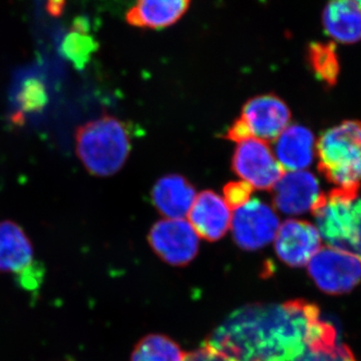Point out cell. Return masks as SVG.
Listing matches in <instances>:
<instances>
[{
	"instance_id": "obj_1",
	"label": "cell",
	"mask_w": 361,
	"mask_h": 361,
	"mask_svg": "<svg viewBox=\"0 0 361 361\" xmlns=\"http://www.w3.org/2000/svg\"><path fill=\"white\" fill-rule=\"evenodd\" d=\"M206 344L233 361H297L338 344L336 327L304 299L242 306L214 329Z\"/></svg>"
},
{
	"instance_id": "obj_2",
	"label": "cell",
	"mask_w": 361,
	"mask_h": 361,
	"mask_svg": "<svg viewBox=\"0 0 361 361\" xmlns=\"http://www.w3.org/2000/svg\"><path fill=\"white\" fill-rule=\"evenodd\" d=\"M75 153L94 177H111L125 166L132 149L129 127L116 116L103 115L75 130Z\"/></svg>"
},
{
	"instance_id": "obj_3",
	"label": "cell",
	"mask_w": 361,
	"mask_h": 361,
	"mask_svg": "<svg viewBox=\"0 0 361 361\" xmlns=\"http://www.w3.org/2000/svg\"><path fill=\"white\" fill-rule=\"evenodd\" d=\"M360 188H334L316 202V228L327 246L361 261Z\"/></svg>"
},
{
	"instance_id": "obj_4",
	"label": "cell",
	"mask_w": 361,
	"mask_h": 361,
	"mask_svg": "<svg viewBox=\"0 0 361 361\" xmlns=\"http://www.w3.org/2000/svg\"><path fill=\"white\" fill-rule=\"evenodd\" d=\"M318 169L336 188H360L361 122L344 121L325 130L316 144Z\"/></svg>"
},
{
	"instance_id": "obj_5",
	"label": "cell",
	"mask_w": 361,
	"mask_h": 361,
	"mask_svg": "<svg viewBox=\"0 0 361 361\" xmlns=\"http://www.w3.org/2000/svg\"><path fill=\"white\" fill-rule=\"evenodd\" d=\"M0 273L13 274L21 288L39 289L42 266L35 261V249L23 228L11 220L0 222Z\"/></svg>"
},
{
	"instance_id": "obj_6",
	"label": "cell",
	"mask_w": 361,
	"mask_h": 361,
	"mask_svg": "<svg viewBox=\"0 0 361 361\" xmlns=\"http://www.w3.org/2000/svg\"><path fill=\"white\" fill-rule=\"evenodd\" d=\"M307 266L316 286L330 295L348 293L361 282L360 259L331 247L320 248Z\"/></svg>"
},
{
	"instance_id": "obj_7",
	"label": "cell",
	"mask_w": 361,
	"mask_h": 361,
	"mask_svg": "<svg viewBox=\"0 0 361 361\" xmlns=\"http://www.w3.org/2000/svg\"><path fill=\"white\" fill-rule=\"evenodd\" d=\"M232 166L236 175L253 189H273L285 173L267 142L256 137L239 142Z\"/></svg>"
},
{
	"instance_id": "obj_8",
	"label": "cell",
	"mask_w": 361,
	"mask_h": 361,
	"mask_svg": "<svg viewBox=\"0 0 361 361\" xmlns=\"http://www.w3.org/2000/svg\"><path fill=\"white\" fill-rule=\"evenodd\" d=\"M152 249L168 264L185 266L196 257L199 236L189 221L163 219L157 222L149 233Z\"/></svg>"
},
{
	"instance_id": "obj_9",
	"label": "cell",
	"mask_w": 361,
	"mask_h": 361,
	"mask_svg": "<svg viewBox=\"0 0 361 361\" xmlns=\"http://www.w3.org/2000/svg\"><path fill=\"white\" fill-rule=\"evenodd\" d=\"M279 226L277 214L270 206L250 200L232 217L233 238L244 250H259L275 239Z\"/></svg>"
},
{
	"instance_id": "obj_10",
	"label": "cell",
	"mask_w": 361,
	"mask_h": 361,
	"mask_svg": "<svg viewBox=\"0 0 361 361\" xmlns=\"http://www.w3.org/2000/svg\"><path fill=\"white\" fill-rule=\"evenodd\" d=\"M274 240L278 258L291 267L307 265L322 248V239L317 228L304 220L285 221L278 228Z\"/></svg>"
},
{
	"instance_id": "obj_11",
	"label": "cell",
	"mask_w": 361,
	"mask_h": 361,
	"mask_svg": "<svg viewBox=\"0 0 361 361\" xmlns=\"http://www.w3.org/2000/svg\"><path fill=\"white\" fill-rule=\"evenodd\" d=\"M242 118L252 137L273 141L290 122L291 113L287 104L274 94H263L249 99L243 106Z\"/></svg>"
},
{
	"instance_id": "obj_12",
	"label": "cell",
	"mask_w": 361,
	"mask_h": 361,
	"mask_svg": "<svg viewBox=\"0 0 361 361\" xmlns=\"http://www.w3.org/2000/svg\"><path fill=\"white\" fill-rule=\"evenodd\" d=\"M322 193L314 175L306 171L284 173L273 188V202L287 215H301L312 211Z\"/></svg>"
},
{
	"instance_id": "obj_13",
	"label": "cell",
	"mask_w": 361,
	"mask_h": 361,
	"mask_svg": "<svg viewBox=\"0 0 361 361\" xmlns=\"http://www.w3.org/2000/svg\"><path fill=\"white\" fill-rule=\"evenodd\" d=\"M188 217L197 235L207 241H218L231 227L229 207L213 191H204L196 196Z\"/></svg>"
},
{
	"instance_id": "obj_14",
	"label": "cell",
	"mask_w": 361,
	"mask_h": 361,
	"mask_svg": "<svg viewBox=\"0 0 361 361\" xmlns=\"http://www.w3.org/2000/svg\"><path fill=\"white\" fill-rule=\"evenodd\" d=\"M152 198L161 215L170 219H183L193 205L196 192L186 178L169 175L156 183Z\"/></svg>"
},
{
	"instance_id": "obj_15",
	"label": "cell",
	"mask_w": 361,
	"mask_h": 361,
	"mask_svg": "<svg viewBox=\"0 0 361 361\" xmlns=\"http://www.w3.org/2000/svg\"><path fill=\"white\" fill-rule=\"evenodd\" d=\"M315 148L313 133L303 126L294 125L277 137L275 156L284 170L303 171L312 163Z\"/></svg>"
},
{
	"instance_id": "obj_16",
	"label": "cell",
	"mask_w": 361,
	"mask_h": 361,
	"mask_svg": "<svg viewBox=\"0 0 361 361\" xmlns=\"http://www.w3.org/2000/svg\"><path fill=\"white\" fill-rule=\"evenodd\" d=\"M325 32L341 44L361 40V7L356 0H329L322 13Z\"/></svg>"
},
{
	"instance_id": "obj_17",
	"label": "cell",
	"mask_w": 361,
	"mask_h": 361,
	"mask_svg": "<svg viewBox=\"0 0 361 361\" xmlns=\"http://www.w3.org/2000/svg\"><path fill=\"white\" fill-rule=\"evenodd\" d=\"M191 0H137L128 11L127 21L137 27H167L186 13Z\"/></svg>"
},
{
	"instance_id": "obj_18",
	"label": "cell",
	"mask_w": 361,
	"mask_h": 361,
	"mask_svg": "<svg viewBox=\"0 0 361 361\" xmlns=\"http://www.w3.org/2000/svg\"><path fill=\"white\" fill-rule=\"evenodd\" d=\"M186 353L177 342L163 334H149L137 342L130 361H184Z\"/></svg>"
},
{
	"instance_id": "obj_19",
	"label": "cell",
	"mask_w": 361,
	"mask_h": 361,
	"mask_svg": "<svg viewBox=\"0 0 361 361\" xmlns=\"http://www.w3.org/2000/svg\"><path fill=\"white\" fill-rule=\"evenodd\" d=\"M307 61L315 77L327 87H334L341 73L336 45L332 42H312L308 47Z\"/></svg>"
},
{
	"instance_id": "obj_20",
	"label": "cell",
	"mask_w": 361,
	"mask_h": 361,
	"mask_svg": "<svg viewBox=\"0 0 361 361\" xmlns=\"http://www.w3.org/2000/svg\"><path fill=\"white\" fill-rule=\"evenodd\" d=\"M297 361H357V360L348 345L338 343L334 348L310 350Z\"/></svg>"
},
{
	"instance_id": "obj_21",
	"label": "cell",
	"mask_w": 361,
	"mask_h": 361,
	"mask_svg": "<svg viewBox=\"0 0 361 361\" xmlns=\"http://www.w3.org/2000/svg\"><path fill=\"white\" fill-rule=\"evenodd\" d=\"M253 188L246 183L245 180H236L230 182L224 187V201L230 209L240 208L250 201Z\"/></svg>"
},
{
	"instance_id": "obj_22",
	"label": "cell",
	"mask_w": 361,
	"mask_h": 361,
	"mask_svg": "<svg viewBox=\"0 0 361 361\" xmlns=\"http://www.w3.org/2000/svg\"><path fill=\"white\" fill-rule=\"evenodd\" d=\"M89 40H82L80 35H71L70 39L66 40L65 44V52L68 58H70L75 65L82 66L87 61V56L90 51Z\"/></svg>"
},
{
	"instance_id": "obj_23",
	"label": "cell",
	"mask_w": 361,
	"mask_h": 361,
	"mask_svg": "<svg viewBox=\"0 0 361 361\" xmlns=\"http://www.w3.org/2000/svg\"><path fill=\"white\" fill-rule=\"evenodd\" d=\"M21 104H25V108H40L44 104V89L42 84L37 80L25 84L20 92Z\"/></svg>"
},
{
	"instance_id": "obj_24",
	"label": "cell",
	"mask_w": 361,
	"mask_h": 361,
	"mask_svg": "<svg viewBox=\"0 0 361 361\" xmlns=\"http://www.w3.org/2000/svg\"><path fill=\"white\" fill-rule=\"evenodd\" d=\"M184 361H233L229 357L216 350L212 346L205 344L201 348L188 353Z\"/></svg>"
},
{
	"instance_id": "obj_25",
	"label": "cell",
	"mask_w": 361,
	"mask_h": 361,
	"mask_svg": "<svg viewBox=\"0 0 361 361\" xmlns=\"http://www.w3.org/2000/svg\"><path fill=\"white\" fill-rule=\"evenodd\" d=\"M66 0H49L47 9L49 13L54 16H61L63 13V7H65Z\"/></svg>"
},
{
	"instance_id": "obj_26",
	"label": "cell",
	"mask_w": 361,
	"mask_h": 361,
	"mask_svg": "<svg viewBox=\"0 0 361 361\" xmlns=\"http://www.w3.org/2000/svg\"><path fill=\"white\" fill-rule=\"evenodd\" d=\"M356 2H357V4H360V6L361 7V0H356Z\"/></svg>"
}]
</instances>
